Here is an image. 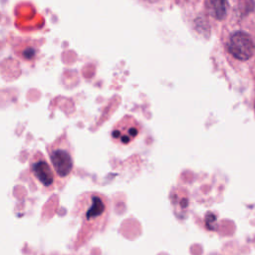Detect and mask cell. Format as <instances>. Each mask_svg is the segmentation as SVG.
Returning <instances> with one entry per match:
<instances>
[{
	"mask_svg": "<svg viewBox=\"0 0 255 255\" xmlns=\"http://www.w3.org/2000/svg\"><path fill=\"white\" fill-rule=\"evenodd\" d=\"M73 213L80 219L84 230L95 233L101 230L108 220L110 200L98 191L84 192L77 198Z\"/></svg>",
	"mask_w": 255,
	"mask_h": 255,
	"instance_id": "6da1fadb",
	"label": "cell"
},
{
	"mask_svg": "<svg viewBox=\"0 0 255 255\" xmlns=\"http://www.w3.org/2000/svg\"><path fill=\"white\" fill-rule=\"evenodd\" d=\"M50 163L52 164L58 182L65 184L74 169V149L66 132L59 135L51 143L46 145Z\"/></svg>",
	"mask_w": 255,
	"mask_h": 255,
	"instance_id": "7a4b0ae2",
	"label": "cell"
},
{
	"mask_svg": "<svg viewBox=\"0 0 255 255\" xmlns=\"http://www.w3.org/2000/svg\"><path fill=\"white\" fill-rule=\"evenodd\" d=\"M29 171L33 179L39 184L40 189L52 192L58 181L56 172L45 155L40 151H34L29 159Z\"/></svg>",
	"mask_w": 255,
	"mask_h": 255,
	"instance_id": "3957f363",
	"label": "cell"
},
{
	"mask_svg": "<svg viewBox=\"0 0 255 255\" xmlns=\"http://www.w3.org/2000/svg\"><path fill=\"white\" fill-rule=\"evenodd\" d=\"M141 131L140 123L134 117L126 115L114 124L111 130V139L115 144L127 147L139 137Z\"/></svg>",
	"mask_w": 255,
	"mask_h": 255,
	"instance_id": "277c9868",
	"label": "cell"
},
{
	"mask_svg": "<svg viewBox=\"0 0 255 255\" xmlns=\"http://www.w3.org/2000/svg\"><path fill=\"white\" fill-rule=\"evenodd\" d=\"M228 52L240 61L250 59L255 52V43L251 36L243 31H236L231 34L227 43Z\"/></svg>",
	"mask_w": 255,
	"mask_h": 255,
	"instance_id": "5b68a950",
	"label": "cell"
},
{
	"mask_svg": "<svg viewBox=\"0 0 255 255\" xmlns=\"http://www.w3.org/2000/svg\"><path fill=\"white\" fill-rule=\"evenodd\" d=\"M206 6L211 14L217 20H223L227 14V0H206Z\"/></svg>",
	"mask_w": 255,
	"mask_h": 255,
	"instance_id": "8992f818",
	"label": "cell"
},
{
	"mask_svg": "<svg viewBox=\"0 0 255 255\" xmlns=\"http://www.w3.org/2000/svg\"><path fill=\"white\" fill-rule=\"evenodd\" d=\"M255 9L254 0H238V10L241 16H247Z\"/></svg>",
	"mask_w": 255,
	"mask_h": 255,
	"instance_id": "52a82bcc",
	"label": "cell"
},
{
	"mask_svg": "<svg viewBox=\"0 0 255 255\" xmlns=\"http://www.w3.org/2000/svg\"><path fill=\"white\" fill-rule=\"evenodd\" d=\"M146 1H149V2H151V1H154V0H146Z\"/></svg>",
	"mask_w": 255,
	"mask_h": 255,
	"instance_id": "ba28073f",
	"label": "cell"
}]
</instances>
